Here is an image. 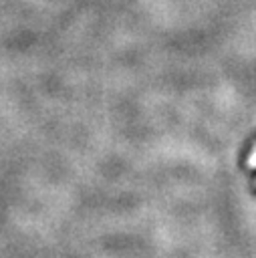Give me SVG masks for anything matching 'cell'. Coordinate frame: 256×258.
<instances>
[{
	"label": "cell",
	"mask_w": 256,
	"mask_h": 258,
	"mask_svg": "<svg viewBox=\"0 0 256 258\" xmlns=\"http://www.w3.org/2000/svg\"><path fill=\"white\" fill-rule=\"evenodd\" d=\"M246 163H248V167H250V169H256V145H254V149L250 151V155H248V161H246Z\"/></svg>",
	"instance_id": "6da1fadb"
}]
</instances>
